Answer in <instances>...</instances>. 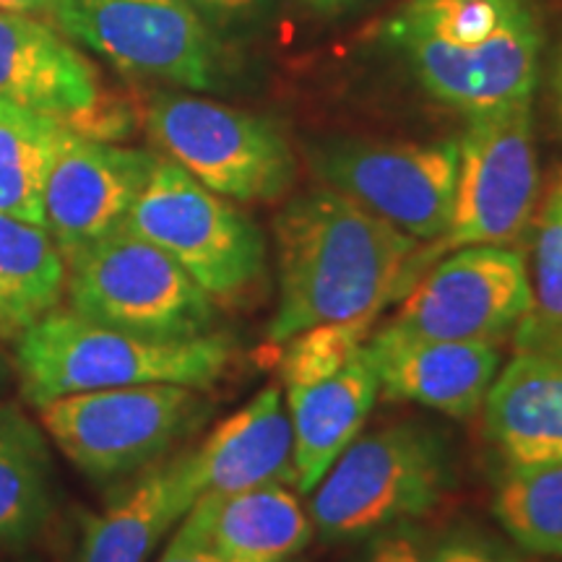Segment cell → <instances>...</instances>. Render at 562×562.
<instances>
[{
    "label": "cell",
    "mask_w": 562,
    "mask_h": 562,
    "mask_svg": "<svg viewBox=\"0 0 562 562\" xmlns=\"http://www.w3.org/2000/svg\"><path fill=\"white\" fill-rule=\"evenodd\" d=\"M279 305L266 339L381 315L414 277L419 245L334 188L294 195L273 220Z\"/></svg>",
    "instance_id": "cell-1"
},
{
    "label": "cell",
    "mask_w": 562,
    "mask_h": 562,
    "mask_svg": "<svg viewBox=\"0 0 562 562\" xmlns=\"http://www.w3.org/2000/svg\"><path fill=\"white\" fill-rule=\"evenodd\" d=\"M385 42L427 94L469 117L531 100L544 34L531 0H404Z\"/></svg>",
    "instance_id": "cell-2"
},
{
    "label": "cell",
    "mask_w": 562,
    "mask_h": 562,
    "mask_svg": "<svg viewBox=\"0 0 562 562\" xmlns=\"http://www.w3.org/2000/svg\"><path fill=\"white\" fill-rule=\"evenodd\" d=\"M235 362L229 336L154 341L115 331L58 305L16 339L24 396L37 406L74 393L144 383H178L209 391Z\"/></svg>",
    "instance_id": "cell-3"
},
{
    "label": "cell",
    "mask_w": 562,
    "mask_h": 562,
    "mask_svg": "<svg viewBox=\"0 0 562 562\" xmlns=\"http://www.w3.org/2000/svg\"><path fill=\"white\" fill-rule=\"evenodd\" d=\"M448 435L406 419L357 435L311 492L315 531L326 542H355L425 518L453 490Z\"/></svg>",
    "instance_id": "cell-4"
},
{
    "label": "cell",
    "mask_w": 562,
    "mask_h": 562,
    "mask_svg": "<svg viewBox=\"0 0 562 562\" xmlns=\"http://www.w3.org/2000/svg\"><path fill=\"white\" fill-rule=\"evenodd\" d=\"M123 227L165 250L227 311L256 305L269 286L261 227L161 154Z\"/></svg>",
    "instance_id": "cell-5"
},
{
    "label": "cell",
    "mask_w": 562,
    "mask_h": 562,
    "mask_svg": "<svg viewBox=\"0 0 562 562\" xmlns=\"http://www.w3.org/2000/svg\"><path fill=\"white\" fill-rule=\"evenodd\" d=\"M66 261L68 307L115 331L154 341H193L216 334L214 300L157 245L115 229Z\"/></svg>",
    "instance_id": "cell-6"
},
{
    "label": "cell",
    "mask_w": 562,
    "mask_h": 562,
    "mask_svg": "<svg viewBox=\"0 0 562 562\" xmlns=\"http://www.w3.org/2000/svg\"><path fill=\"white\" fill-rule=\"evenodd\" d=\"M206 391L144 383L55 398L40 406L42 430L97 482L146 472L209 417Z\"/></svg>",
    "instance_id": "cell-7"
},
{
    "label": "cell",
    "mask_w": 562,
    "mask_h": 562,
    "mask_svg": "<svg viewBox=\"0 0 562 562\" xmlns=\"http://www.w3.org/2000/svg\"><path fill=\"white\" fill-rule=\"evenodd\" d=\"M146 131L161 157L235 203L281 201L297 178L277 123L206 97L159 91L146 104Z\"/></svg>",
    "instance_id": "cell-8"
},
{
    "label": "cell",
    "mask_w": 562,
    "mask_h": 562,
    "mask_svg": "<svg viewBox=\"0 0 562 562\" xmlns=\"http://www.w3.org/2000/svg\"><path fill=\"white\" fill-rule=\"evenodd\" d=\"M459 144V175L448 229L419 248L422 261H438L469 245H513L531 227L539 203V159L531 100L469 115Z\"/></svg>",
    "instance_id": "cell-9"
},
{
    "label": "cell",
    "mask_w": 562,
    "mask_h": 562,
    "mask_svg": "<svg viewBox=\"0 0 562 562\" xmlns=\"http://www.w3.org/2000/svg\"><path fill=\"white\" fill-rule=\"evenodd\" d=\"M307 161L323 186L417 243H435L451 224L456 140L328 138L307 146Z\"/></svg>",
    "instance_id": "cell-10"
},
{
    "label": "cell",
    "mask_w": 562,
    "mask_h": 562,
    "mask_svg": "<svg viewBox=\"0 0 562 562\" xmlns=\"http://www.w3.org/2000/svg\"><path fill=\"white\" fill-rule=\"evenodd\" d=\"M58 30L125 74L193 91L224 79V50L188 0H68Z\"/></svg>",
    "instance_id": "cell-11"
},
{
    "label": "cell",
    "mask_w": 562,
    "mask_h": 562,
    "mask_svg": "<svg viewBox=\"0 0 562 562\" xmlns=\"http://www.w3.org/2000/svg\"><path fill=\"white\" fill-rule=\"evenodd\" d=\"M526 307L529 271L521 248L469 245L440 256L414 281L389 323L427 339L503 347L516 334Z\"/></svg>",
    "instance_id": "cell-12"
},
{
    "label": "cell",
    "mask_w": 562,
    "mask_h": 562,
    "mask_svg": "<svg viewBox=\"0 0 562 562\" xmlns=\"http://www.w3.org/2000/svg\"><path fill=\"white\" fill-rule=\"evenodd\" d=\"M0 100L50 115L81 136L117 140L133 110L104 89L100 70L50 21L0 11Z\"/></svg>",
    "instance_id": "cell-13"
},
{
    "label": "cell",
    "mask_w": 562,
    "mask_h": 562,
    "mask_svg": "<svg viewBox=\"0 0 562 562\" xmlns=\"http://www.w3.org/2000/svg\"><path fill=\"white\" fill-rule=\"evenodd\" d=\"M159 154L66 128L45 188V232L66 258L121 229Z\"/></svg>",
    "instance_id": "cell-14"
},
{
    "label": "cell",
    "mask_w": 562,
    "mask_h": 562,
    "mask_svg": "<svg viewBox=\"0 0 562 562\" xmlns=\"http://www.w3.org/2000/svg\"><path fill=\"white\" fill-rule=\"evenodd\" d=\"M368 357L385 398L453 419H472L482 412L503 362L495 344L427 339L391 323L370 334Z\"/></svg>",
    "instance_id": "cell-15"
},
{
    "label": "cell",
    "mask_w": 562,
    "mask_h": 562,
    "mask_svg": "<svg viewBox=\"0 0 562 562\" xmlns=\"http://www.w3.org/2000/svg\"><path fill=\"white\" fill-rule=\"evenodd\" d=\"M186 476L195 497L261 484L297 487L292 422L279 385H266L220 422L199 448L186 451Z\"/></svg>",
    "instance_id": "cell-16"
},
{
    "label": "cell",
    "mask_w": 562,
    "mask_h": 562,
    "mask_svg": "<svg viewBox=\"0 0 562 562\" xmlns=\"http://www.w3.org/2000/svg\"><path fill=\"white\" fill-rule=\"evenodd\" d=\"M220 562H300L313 542V518L286 484L201 495L178 524Z\"/></svg>",
    "instance_id": "cell-17"
},
{
    "label": "cell",
    "mask_w": 562,
    "mask_h": 562,
    "mask_svg": "<svg viewBox=\"0 0 562 562\" xmlns=\"http://www.w3.org/2000/svg\"><path fill=\"white\" fill-rule=\"evenodd\" d=\"M482 417L505 467L562 461V347L513 351L490 385Z\"/></svg>",
    "instance_id": "cell-18"
},
{
    "label": "cell",
    "mask_w": 562,
    "mask_h": 562,
    "mask_svg": "<svg viewBox=\"0 0 562 562\" xmlns=\"http://www.w3.org/2000/svg\"><path fill=\"white\" fill-rule=\"evenodd\" d=\"M381 383L368 357L360 355L323 381L284 389L286 414L294 435V474L300 495H311L349 442L362 432Z\"/></svg>",
    "instance_id": "cell-19"
},
{
    "label": "cell",
    "mask_w": 562,
    "mask_h": 562,
    "mask_svg": "<svg viewBox=\"0 0 562 562\" xmlns=\"http://www.w3.org/2000/svg\"><path fill=\"white\" fill-rule=\"evenodd\" d=\"M195 501L186 453L149 467L115 503L83 521L76 562H146Z\"/></svg>",
    "instance_id": "cell-20"
},
{
    "label": "cell",
    "mask_w": 562,
    "mask_h": 562,
    "mask_svg": "<svg viewBox=\"0 0 562 562\" xmlns=\"http://www.w3.org/2000/svg\"><path fill=\"white\" fill-rule=\"evenodd\" d=\"M47 432L16 404H0V550L32 542L55 510Z\"/></svg>",
    "instance_id": "cell-21"
},
{
    "label": "cell",
    "mask_w": 562,
    "mask_h": 562,
    "mask_svg": "<svg viewBox=\"0 0 562 562\" xmlns=\"http://www.w3.org/2000/svg\"><path fill=\"white\" fill-rule=\"evenodd\" d=\"M66 261L45 227L0 214V339L16 341L60 305Z\"/></svg>",
    "instance_id": "cell-22"
},
{
    "label": "cell",
    "mask_w": 562,
    "mask_h": 562,
    "mask_svg": "<svg viewBox=\"0 0 562 562\" xmlns=\"http://www.w3.org/2000/svg\"><path fill=\"white\" fill-rule=\"evenodd\" d=\"M66 125L0 100V214L45 227V188Z\"/></svg>",
    "instance_id": "cell-23"
},
{
    "label": "cell",
    "mask_w": 562,
    "mask_h": 562,
    "mask_svg": "<svg viewBox=\"0 0 562 562\" xmlns=\"http://www.w3.org/2000/svg\"><path fill=\"white\" fill-rule=\"evenodd\" d=\"M492 516L524 552L562 558V461L505 467Z\"/></svg>",
    "instance_id": "cell-24"
},
{
    "label": "cell",
    "mask_w": 562,
    "mask_h": 562,
    "mask_svg": "<svg viewBox=\"0 0 562 562\" xmlns=\"http://www.w3.org/2000/svg\"><path fill=\"white\" fill-rule=\"evenodd\" d=\"M529 307L513 334V351L562 347V170L531 220Z\"/></svg>",
    "instance_id": "cell-25"
},
{
    "label": "cell",
    "mask_w": 562,
    "mask_h": 562,
    "mask_svg": "<svg viewBox=\"0 0 562 562\" xmlns=\"http://www.w3.org/2000/svg\"><path fill=\"white\" fill-rule=\"evenodd\" d=\"M378 315L351 321L318 323L305 328L290 341H284V355L279 360V375L284 389H297L334 375L355 360L368 344Z\"/></svg>",
    "instance_id": "cell-26"
},
{
    "label": "cell",
    "mask_w": 562,
    "mask_h": 562,
    "mask_svg": "<svg viewBox=\"0 0 562 562\" xmlns=\"http://www.w3.org/2000/svg\"><path fill=\"white\" fill-rule=\"evenodd\" d=\"M427 562H531L529 552L482 526L459 524L427 547Z\"/></svg>",
    "instance_id": "cell-27"
},
{
    "label": "cell",
    "mask_w": 562,
    "mask_h": 562,
    "mask_svg": "<svg viewBox=\"0 0 562 562\" xmlns=\"http://www.w3.org/2000/svg\"><path fill=\"white\" fill-rule=\"evenodd\" d=\"M357 562H427V547L412 524H402L368 537Z\"/></svg>",
    "instance_id": "cell-28"
},
{
    "label": "cell",
    "mask_w": 562,
    "mask_h": 562,
    "mask_svg": "<svg viewBox=\"0 0 562 562\" xmlns=\"http://www.w3.org/2000/svg\"><path fill=\"white\" fill-rule=\"evenodd\" d=\"M211 26H229L261 16L271 0H188Z\"/></svg>",
    "instance_id": "cell-29"
},
{
    "label": "cell",
    "mask_w": 562,
    "mask_h": 562,
    "mask_svg": "<svg viewBox=\"0 0 562 562\" xmlns=\"http://www.w3.org/2000/svg\"><path fill=\"white\" fill-rule=\"evenodd\" d=\"M157 562H220V560L211 554V550L201 542V539L191 537V533L178 526V531H175L170 544H167L165 554H161Z\"/></svg>",
    "instance_id": "cell-30"
},
{
    "label": "cell",
    "mask_w": 562,
    "mask_h": 562,
    "mask_svg": "<svg viewBox=\"0 0 562 562\" xmlns=\"http://www.w3.org/2000/svg\"><path fill=\"white\" fill-rule=\"evenodd\" d=\"M66 5L68 0H0V11L50 21L55 26H58V19L66 11Z\"/></svg>",
    "instance_id": "cell-31"
},
{
    "label": "cell",
    "mask_w": 562,
    "mask_h": 562,
    "mask_svg": "<svg viewBox=\"0 0 562 562\" xmlns=\"http://www.w3.org/2000/svg\"><path fill=\"white\" fill-rule=\"evenodd\" d=\"M300 3L318 16H344V13L360 9L368 0H300Z\"/></svg>",
    "instance_id": "cell-32"
},
{
    "label": "cell",
    "mask_w": 562,
    "mask_h": 562,
    "mask_svg": "<svg viewBox=\"0 0 562 562\" xmlns=\"http://www.w3.org/2000/svg\"><path fill=\"white\" fill-rule=\"evenodd\" d=\"M552 102H554V115L562 128V45L554 55V68H552Z\"/></svg>",
    "instance_id": "cell-33"
},
{
    "label": "cell",
    "mask_w": 562,
    "mask_h": 562,
    "mask_svg": "<svg viewBox=\"0 0 562 562\" xmlns=\"http://www.w3.org/2000/svg\"><path fill=\"white\" fill-rule=\"evenodd\" d=\"M0 372H3V364H0Z\"/></svg>",
    "instance_id": "cell-34"
}]
</instances>
